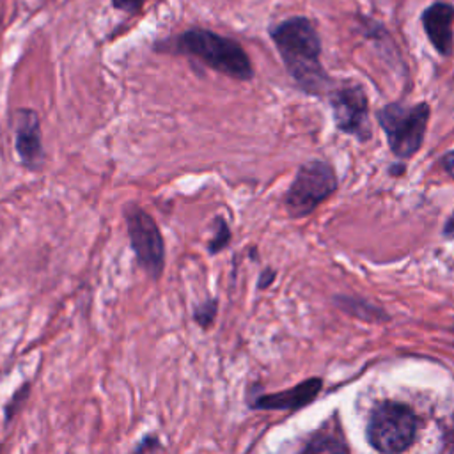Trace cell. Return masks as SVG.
<instances>
[{"label": "cell", "mask_w": 454, "mask_h": 454, "mask_svg": "<svg viewBox=\"0 0 454 454\" xmlns=\"http://www.w3.org/2000/svg\"><path fill=\"white\" fill-rule=\"evenodd\" d=\"M156 50L195 57L216 73L239 82L254 78V66L243 46L236 39L225 37L209 28L192 27L179 35L156 44Z\"/></svg>", "instance_id": "7a4b0ae2"}, {"label": "cell", "mask_w": 454, "mask_h": 454, "mask_svg": "<svg viewBox=\"0 0 454 454\" xmlns=\"http://www.w3.org/2000/svg\"><path fill=\"white\" fill-rule=\"evenodd\" d=\"M156 450H163V445L160 442V438L156 434H145L135 447L133 452H156Z\"/></svg>", "instance_id": "9a60e30c"}, {"label": "cell", "mask_w": 454, "mask_h": 454, "mask_svg": "<svg viewBox=\"0 0 454 454\" xmlns=\"http://www.w3.org/2000/svg\"><path fill=\"white\" fill-rule=\"evenodd\" d=\"M419 420L415 411L399 401H383L372 408L367 422L369 445L383 454H397L411 447Z\"/></svg>", "instance_id": "277c9868"}, {"label": "cell", "mask_w": 454, "mask_h": 454, "mask_svg": "<svg viewBox=\"0 0 454 454\" xmlns=\"http://www.w3.org/2000/svg\"><path fill=\"white\" fill-rule=\"evenodd\" d=\"M122 213L137 264L153 280H158L165 268V241L156 220L135 202L126 204Z\"/></svg>", "instance_id": "8992f818"}, {"label": "cell", "mask_w": 454, "mask_h": 454, "mask_svg": "<svg viewBox=\"0 0 454 454\" xmlns=\"http://www.w3.org/2000/svg\"><path fill=\"white\" fill-rule=\"evenodd\" d=\"M323 388V380L321 378H309L300 381L298 385L287 388V390H280V392H273V394H261L255 395L248 406L252 410H300L307 404H310L317 394Z\"/></svg>", "instance_id": "9c48e42d"}, {"label": "cell", "mask_w": 454, "mask_h": 454, "mask_svg": "<svg viewBox=\"0 0 454 454\" xmlns=\"http://www.w3.org/2000/svg\"><path fill=\"white\" fill-rule=\"evenodd\" d=\"M277 277V271L271 270V268H266L261 271L259 275V280H257V289H266L268 286H271V282L275 280Z\"/></svg>", "instance_id": "ac0fdd59"}, {"label": "cell", "mask_w": 454, "mask_h": 454, "mask_svg": "<svg viewBox=\"0 0 454 454\" xmlns=\"http://www.w3.org/2000/svg\"><path fill=\"white\" fill-rule=\"evenodd\" d=\"M14 149L20 163L28 170H39L44 163L41 121L35 110L18 108L12 115Z\"/></svg>", "instance_id": "ba28073f"}, {"label": "cell", "mask_w": 454, "mask_h": 454, "mask_svg": "<svg viewBox=\"0 0 454 454\" xmlns=\"http://www.w3.org/2000/svg\"><path fill=\"white\" fill-rule=\"evenodd\" d=\"M420 21L433 48L442 57H449L454 48V5L449 2H433L422 11Z\"/></svg>", "instance_id": "30bf717a"}, {"label": "cell", "mask_w": 454, "mask_h": 454, "mask_svg": "<svg viewBox=\"0 0 454 454\" xmlns=\"http://www.w3.org/2000/svg\"><path fill=\"white\" fill-rule=\"evenodd\" d=\"M145 4V0H112V5L119 11L135 14L137 11H140V7Z\"/></svg>", "instance_id": "2e32d148"}, {"label": "cell", "mask_w": 454, "mask_h": 454, "mask_svg": "<svg viewBox=\"0 0 454 454\" xmlns=\"http://www.w3.org/2000/svg\"><path fill=\"white\" fill-rule=\"evenodd\" d=\"M339 186L333 167L323 160L305 161L284 195V206L291 218L309 216Z\"/></svg>", "instance_id": "5b68a950"}, {"label": "cell", "mask_w": 454, "mask_h": 454, "mask_svg": "<svg viewBox=\"0 0 454 454\" xmlns=\"http://www.w3.org/2000/svg\"><path fill=\"white\" fill-rule=\"evenodd\" d=\"M270 37L294 83L307 94L321 96L332 85L321 64V37L307 16H291L270 27Z\"/></svg>", "instance_id": "6da1fadb"}, {"label": "cell", "mask_w": 454, "mask_h": 454, "mask_svg": "<svg viewBox=\"0 0 454 454\" xmlns=\"http://www.w3.org/2000/svg\"><path fill=\"white\" fill-rule=\"evenodd\" d=\"M443 236L447 239H454V211H452V215L449 216V220L443 225Z\"/></svg>", "instance_id": "ffe728a7"}, {"label": "cell", "mask_w": 454, "mask_h": 454, "mask_svg": "<svg viewBox=\"0 0 454 454\" xmlns=\"http://www.w3.org/2000/svg\"><path fill=\"white\" fill-rule=\"evenodd\" d=\"M231 238H232V232H231V227L229 223L225 222L223 216H215L213 220V236L209 238L207 241V254L209 255H215L218 252H222L223 248H227V245L231 243Z\"/></svg>", "instance_id": "7c38bea8"}, {"label": "cell", "mask_w": 454, "mask_h": 454, "mask_svg": "<svg viewBox=\"0 0 454 454\" xmlns=\"http://www.w3.org/2000/svg\"><path fill=\"white\" fill-rule=\"evenodd\" d=\"M216 314H218V298H207V300H204L202 303H199V305L193 307L192 317H193V321H195L202 330H207V328H211V325L215 323Z\"/></svg>", "instance_id": "4fadbf2b"}, {"label": "cell", "mask_w": 454, "mask_h": 454, "mask_svg": "<svg viewBox=\"0 0 454 454\" xmlns=\"http://www.w3.org/2000/svg\"><path fill=\"white\" fill-rule=\"evenodd\" d=\"M442 450L445 452H454V417H452V422L443 426V434H442Z\"/></svg>", "instance_id": "e0dca14e"}, {"label": "cell", "mask_w": 454, "mask_h": 454, "mask_svg": "<svg viewBox=\"0 0 454 454\" xmlns=\"http://www.w3.org/2000/svg\"><path fill=\"white\" fill-rule=\"evenodd\" d=\"M28 394H30V383L27 381L11 395V399L4 406V420H5V424H9L18 415V411H21V406L25 404Z\"/></svg>", "instance_id": "5bb4252c"}, {"label": "cell", "mask_w": 454, "mask_h": 454, "mask_svg": "<svg viewBox=\"0 0 454 454\" xmlns=\"http://www.w3.org/2000/svg\"><path fill=\"white\" fill-rule=\"evenodd\" d=\"M442 167H443V170H445L450 177H454V151H449V153L443 154V158H442Z\"/></svg>", "instance_id": "d6986e66"}, {"label": "cell", "mask_w": 454, "mask_h": 454, "mask_svg": "<svg viewBox=\"0 0 454 454\" xmlns=\"http://www.w3.org/2000/svg\"><path fill=\"white\" fill-rule=\"evenodd\" d=\"M2 449H4V445H2V443H0V450H2Z\"/></svg>", "instance_id": "44dd1931"}, {"label": "cell", "mask_w": 454, "mask_h": 454, "mask_svg": "<svg viewBox=\"0 0 454 454\" xmlns=\"http://www.w3.org/2000/svg\"><path fill=\"white\" fill-rule=\"evenodd\" d=\"M335 128L346 135L356 137L360 142L371 138L369 99L362 85H348L328 94Z\"/></svg>", "instance_id": "52a82bcc"}, {"label": "cell", "mask_w": 454, "mask_h": 454, "mask_svg": "<svg viewBox=\"0 0 454 454\" xmlns=\"http://www.w3.org/2000/svg\"><path fill=\"white\" fill-rule=\"evenodd\" d=\"M348 445L326 431H317L301 447V452H348Z\"/></svg>", "instance_id": "8fae6325"}, {"label": "cell", "mask_w": 454, "mask_h": 454, "mask_svg": "<svg viewBox=\"0 0 454 454\" xmlns=\"http://www.w3.org/2000/svg\"><path fill=\"white\" fill-rule=\"evenodd\" d=\"M431 108L420 101L417 105L388 103L376 112V119L387 135L388 147L397 160H410L422 147Z\"/></svg>", "instance_id": "3957f363"}]
</instances>
